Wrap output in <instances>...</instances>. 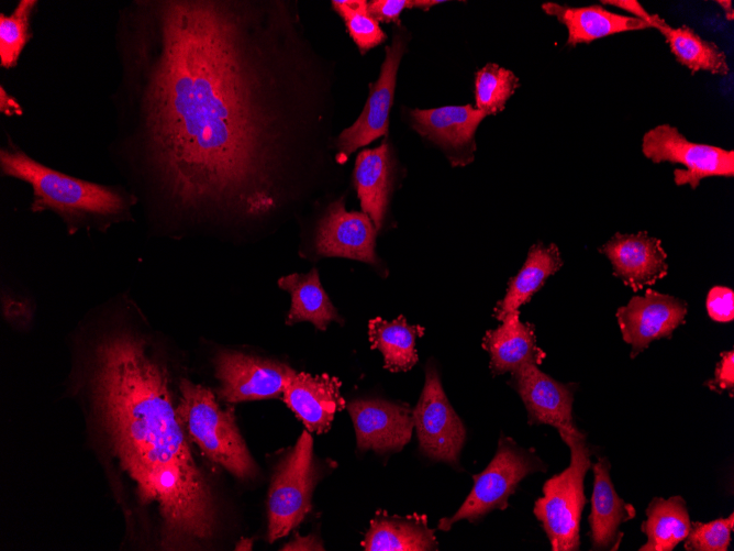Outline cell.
<instances>
[{"label": "cell", "mask_w": 734, "mask_h": 551, "mask_svg": "<svg viewBox=\"0 0 734 551\" xmlns=\"http://www.w3.org/2000/svg\"><path fill=\"white\" fill-rule=\"evenodd\" d=\"M144 136L184 209L271 214L322 121L316 56L291 1L154 2Z\"/></svg>", "instance_id": "obj_1"}, {"label": "cell", "mask_w": 734, "mask_h": 551, "mask_svg": "<svg viewBox=\"0 0 734 551\" xmlns=\"http://www.w3.org/2000/svg\"><path fill=\"white\" fill-rule=\"evenodd\" d=\"M93 410L141 505L155 507L165 550L199 548L216 529L211 487L176 416L166 367L141 337L116 331L92 353Z\"/></svg>", "instance_id": "obj_2"}, {"label": "cell", "mask_w": 734, "mask_h": 551, "mask_svg": "<svg viewBox=\"0 0 734 551\" xmlns=\"http://www.w3.org/2000/svg\"><path fill=\"white\" fill-rule=\"evenodd\" d=\"M0 166L4 175L32 187L34 211L51 209L73 220L114 216L125 207L116 190L48 168L16 148L1 150Z\"/></svg>", "instance_id": "obj_3"}, {"label": "cell", "mask_w": 734, "mask_h": 551, "mask_svg": "<svg viewBox=\"0 0 734 551\" xmlns=\"http://www.w3.org/2000/svg\"><path fill=\"white\" fill-rule=\"evenodd\" d=\"M177 419L189 442L237 478H253L256 463L237 428L233 407L222 409L213 392L182 378Z\"/></svg>", "instance_id": "obj_4"}, {"label": "cell", "mask_w": 734, "mask_h": 551, "mask_svg": "<svg viewBox=\"0 0 734 551\" xmlns=\"http://www.w3.org/2000/svg\"><path fill=\"white\" fill-rule=\"evenodd\" d=\"M570 450L569 465L543 485L533 513L541 521L553 551H575L580 547V519L587 503L583 478L588 472L591 452L586 436L575 427L557 429Z\"/></svg>", "instance_id": "obj_5"}, {"label": "cell", "mask_w": 734, "mask_h": 551, "mask_svg": "<svg viewBox=\"0 0 734 551\" xmlns=\"http://www.w3.org/2000/svg\"><path fill=\"white\" fill-rule=\"evenodd\" d=\"M545 469L533 449H523L502 434L493 459L480 474L474 475V486L461 506L452 517L442 518L437 528L448 531L461 519L476 522L493 509H505L519 483L529 474L545 472Z\"/></svg>", "instance_id": "obj_6"}, {"label": "cell", "mask_w": 734, "mask_h": 551, "mask_svg": "<svg viewBox=\"0 0 734 551\" xmlns=\"http://www.w3.org/2000/svg\"><path fill=\"white\" fill-rule=\"evenodd\" d=\"M316 478L313 439L304 430L273 475L267 502L270 542L287 536L303 521L311 510Z\"/></svg>", "instance_id": "obj_7"}, {"label": "cell", "mask_w": 734, "mask_h": 551, "mask_svg": "<svg viewBox=\"0 0 734 551\" xmlns=\"http://www.w3.org/2000/svg\"><path fill=\"white\" fill-rule=\"evenodd\" d=\"M642 153L653 163L681 164L674 172L677 186L696 189L705 177L734 175V152L719 146L690 142L676 126L659 124L642 139Z\"/></svg>", "instance_id": "obj_8"}, {"label": "cell", "mask_w": 734, "mask_h": 551, "mask_svg": "<svg viewBox=\"0 0 734 551\" xmlns=\"http://www.w3.org/2000/svg\"><path fill=\"white\" fill-rule=\"evenodd\" d=\"M412 411L422 454L457 465L466 429L444 393L434 364L426 366L424 387Z\"/></svg>", "instance_id": "obj_9"}, {"label": "cell", "mask_w": 734, "mask_h": 551, "mask_svg": "<svg viewBox=\"0 0 734 551\" xmlns=\"http://www.w3.org/2000/svg\"><path fill=\"white\" fill-rule=\"evenodd\" d=\"M214 367L219 397L230 404L282 398L297 373L283 363L230 350L215 355Z\"/></svg>", "instance_id": "obj_10"}, {"label": "cell", "mask_w": 734, "mask_h": 551, "mask_svg": "<svg viewBox=\"0 0 734 551\" xmlns=\"http://www.w3.org/2000/svg\"><path fill=\"white\" fill-rule=\"evenodd\" d=\"M405 49L402 34H396L386 47V57L377 81L371 86L365 108L358 119L335 140L336 159L344 163L348 155L376 139L387 135L389 112L393 103L397 73Z\"/></svg>", "instance_id": "obj_11"}, {"label": "cell", "mask_w": 734, "mask_h": 551, "mask_svg": "<svg viewBox=\"0 0 734 551\" xmlns=\"http://www.w3.org/2000/svg\"><path fill=\"white\" fill-rule=\"evenodd\" d=\"M687 311L685 300L653 289H647L644 296H633L627 305L618 308L616 320L624 342L631 345V359L652 341L669 339L685 323Z\"/></svg>", "instance_id": "obj_12"}, {"label": "cell", "mask_w": 734, "mask_h": 551, "mask_svg": "<svg viewBox=\"0 0 734 551\" xmlns=\"http://www.w3.org/2000/svg\"><path fill=\"white\" fill-rule=\"evenodd\" d=\"M359 451L399 452L414 428L410 407L383 399H358L347 406Z\"/></svg>", "instance_id": "obj_13"}, {"label": "cell", "mask_w": 734, "mask_h": 551, "mask_svg": "<svg viewBox=\"0 0 734 551\" xmlns=\"http://www.w3.org/2000/svg\"><path fill=\"white\" fill-rule=\"evenodd\" d=\"M377 229L364 212L346 211L343 198L332 202L319 221L315 250L322 256H337L377 263Z\"/></svg>", "instance_id": "obj_14"}, {"label": "cell", "mask_w": 734, "mask_h": 551, "mask_svg": "<svg viewBox=\"0 0 734 551\" xmlns=\"http://www.w3.org/2000/svg\"><path fill=\"white\" fill-rule=\"evenodd\" d=\"M509 385L521 397L529 425H549L556 429L575 427L572 420L574 393L577 384H563L527 364L511 373Z\"/></svg>", "instance_id": "obj_15"}, {"label": "cell", "mask_w": 734, "mask_h": 551, "mask_svg": "<svg viewBox=\"0 0 734 551\" xmlns=\"http://www.w3.org/2000/svg\"><path fill=\"white\" fill-rule=\"evenodd\" d=\"M611 262L614 276L634 291L653 285L668 273L667 253L657 238L646 231L616 232L599 247Z\"/></svg>", "instance_id": "obj_16"}, {"label": "cell", "mask_w": 734, "mask_h": 551, "mask_svg": "<svg viewBox=\"0 0 734 551\" xmlns=\"http://www.w3.org/2000/svg\"><path fill=\"white\" fill-rule=\"evenodd\" d=\"M341 386L342 382L329 374L300 372L286 386L282 400L308 431L322 434L330 430L335 414L345 408Z\"/></svg>", "instance_id": "obj_17"}, {"label": "cell", "mask_w": 734, "mask_h": 551, "mask_svg": "<svg viewBox=\"0 0 734 551\" xmlns=\"http://www.w3.org/2000/svg\"><path fill=\"white\" fill-rule=\"evenodd\" d=\"M482 348L489 353V368L493 375L512 373L527 365H540L545 352L536 344L535 327L520 320L519 310L508 313L501 324L488 330Z\"/></svg>", "instance_id": "obj_18"}, {"label": "cell", "mask_w": 734, "mask_h": 551, "mask_svg": "<svg viewBox=\"0 0 734 551\" xmlns=\"http://www.w3.org/2000/svg\"><path fill=\"white\" fill-rule=\"evenodd\" d=\"M592 471L594 482L589 516L592 550H616L622 537L620 525L633 519L636 513L615 492L607 458H600Z\"/></svg>", "instance_id": "obj_19"}, {"label": "cell", "mask_w": 734, "mask_h": 551, "mask_svg": "<svg viewBox=\"0 0 734 551\" xmlns=\"http://www.w3.org/2000/svg\"><path fill=\"white\" fill-rule=\"evenodd\" d=\"M542 9L566 26L567 45L570 46L616 33L649 29L648 23L640 19L611 12L599 4L572 8L546 2Z\"/></svg>", "instance_id": "obj_20"}, {"label": "cell", "mask_w": 734, "mask_h": 551, "mask_svg": "<svg viewBox=\"0 0 734 551\" xmlns=\"http://www.w3.org/2000/svg\"><path fill=\"white\" fill-rule=\"evenodd\" d=\"M362 546L366 551H430L438 548L426 515L401 517L386 511L376 513Z\"/></svg>", "instance_id": "obj_21"}, {"label": "cell", "mask_w": 734, "mask_h": 551, "mask_svg": "<svg viewBox=\"0 0 734 551\" xmlns=\"http://www.w3.org/2000/svg\"><path fill=\"white\" fill-rule=\"evenodd\" d=\"M354 183L363 212L369 216L377 230L380 229L392 186V162L387 142L358 153Z\"/></svg>", "instance_id": "obj_22"}, {"label": "cell", "mask_w": 734, "mask_h": 551, "mask_svg": "<svg viewBox=\"0 0 734 551\" xmlns=\"http://www.w3.org/2000/svg\"><path fill=\"white\" fill-rule=\"evenodd\" d=\"M412 125L423 136L447 147L474 145V135L487 114L470 104L411 111Z\"/></svg>", "instance_id": "obj_23"}, {"label": "cell", "mask_w": 734, "mask_h": 551, "mask_svg": "<svg viewBox=\"0 0 734 551\" xmlns=\"http://www.w3.org/2000/svg\"><path fill=\"white\" fill-rule=\"evenodd\" d=\"M561 265L559 249L554 243L544 245L538 242L532 245L523 266L509 280L505 296L498 301L494 317L501 321L508 313L529 302L546 278L555 274Z\"/></svg>", "instance_id": "obj_24"}, {"label": "cell", "mask_w": 734, "mask_h": 551, "mask_svg": "<svg viewBox=\"0 0 734 551\" xmlns=\"http://www.w3.org/2000/svg\"><path fill=\"white\" fill-rule=\"evenodd\" d=\"M650 27L665 37L676 60L692 73L704 70L713 75H729L726 54L714 42L702 38L693 29L687 25L672 27L658 14H653Z\"/></svg>", "instance_id": "obj_25"}, {"label": "cell", "mask_w": 734, "mask_h": 551, "mask_svg": "<svg viewBox=\"0 0 734 551\" xmlns=\"http://www.w3.org/2000/svg\"><path fill=\"white\" fill-rule=\"evenodd\" d=\"M278 286L291 296L287 324L309 321L316 329L325 330L332 321L343 323V318L323 289L315 268L307 274L283 276L279 278Z\"/></svg>", "instance_id": "obj_26"}, {"label": "cell", "mask_w": 734, "mask_h": 551, "mask_svg": "<svg viewBox=\"0 0 734 551\" xmlns=\"http://www.w3.org/2000/svg\"><path fill=\"white\" fill-rule=\"evenodd\" d=\"M646 517L641 529L647 541L640 551H671L691 529L687 505L681 496L653 498L646 508Z\"/></svg>", "instance_id": "obj_27"}, {"label": "cell", "mask_w": 734, "mask_h": 551, "mask_svg": "<svg viewBox=\"0 0 734 551\" xmlns=\"http://www.w3.org/2000/svg\"><path fill=\"white\" fill-rule=\"evenodd\" d=\"M423 332L422 327L408 324L402 316L392 321L377 317L368 322L371 349L381 352L385 367L391 372H405L416 364L415 339Z\"/></svg>", "instance_id": "obj_28"}, {"label": "cell", "mask_w": 734, "mask_h": 551, "mask_svg": "<svg viewBox=\"0 0 734 551\" xmlns=\"http://www.w3.org/2000/svg\"><path fill=\"white\" fill-rule=\"evenodd\" d=\"M519 85V78L511 70L497 64H487L477 71L475 78L477 109L487 115L502 111Z\"/></svg>", "instance_id": "obj_29"}, {"label": "cell", "mask_w": 734, "mask_h": 551, "mask_svg": "<svg viewBox=\"0 0 734 551\" xmlns=\"http://www.w3.org/2000/svg\"><path fill=\"white\" fill-rule=\"evenodd\" d=\"M333 9L343 18L347 31L362 53L381 44L387 35L369 14L365 0H334Z\"/></svg>", "instance_id": "obj_30"}, {"label": "cell", "mask_w": 734, "mask_h": 551, "mask_svg": "<svg viewBox=\"0 0 734 551\" xmlns=\"http://www.w3.org/2000/svg\"><path fill=\"white\" fill-rule=\"evenodd\" d=\"M36 1L22 0L12 14H0V63L4 68L15 66L27 41L29 20Z\"/></svg>", "instance_id": "obj_31"}, {"label": "cell", "mask_w": 734, "mask_h": 551, "mask_svg": "<svg viewBox=\"0 0 734 551\" xmlns=\"http://www.w3.org/2000/svg\"><path fill=\"white\" fill-rule=\"evenodd\" d=\"M733 527V513L727 518H719L705 524L691 522L690 532L685 539V549L688 551H726Z\"/></svg>", "instance_id": "obj_32"}, {"label": "cell", "mask_w": 734, "mask_h": 551, "mask_svg": "<svg viewBox=\"0 0 734 551\" xmlns=\"http://www.w3.org/2000/svg\"><path fill=\"white\" fill-rule=\"evenodd\" d=\"M707 311L716 322H730L734 319V291L726 286L712 287L707 296Z\"/></svg>", "instance_id": "obj_33"}, {"label": "cell", "mask_w": 734, "mask_h": 551, "mask_svg": "<svg viewBox=\"0 0 734 551\" xmlns=\"http://www.w3.org/2000/svg\"><path fill=\"white\" fill-rule=\"evenodd\" d=\"M409 8H415V0H372L367 2L369 14L378 23H399L401 12Z\"/></svg>", "instance_id": "obj_34"}, {"label": "cell", "mask_w": 734, "mask_h": 551, "mask_svg": "<svg viewBox=\"0 0 734 551\" xmlns=\"http://www.w3.org/2000/svg\"><path fill=\"white\" fill-rule=\"evenodd\" d=\"M705 385L714 392H730L733 396L734 389V352L733 350L723 352L721 360L718 362L714 378L705 383Z\"/></svg>", "instance_id": "obj_35"}, {"label": "cell", "mask_w": 734, "mask_h": 551, "mask_svg": "<svg viewBox=\"0 0 734 551\" xmlns=\"http://www.w3.org/2000/svg\"><path fill=\"white\" fill-rule=\"evenodd\" d=\"M603 4H610L618 7L624 11H627L633 15V18L640 19L646 23H648L650 27V22L653 14H649L643 7L642 4L636 1V0H605L601 1Z\"/></svg>", "instance_id": "obj_36"}, {"label": "cell", "mask_w": 734, "mask_h": 551, "mask_svg": "<svg viewBox=\"0 0 734 551\" xmlns=\"http://www.w3.org/2000/svg\"><path fill=\"white\" fill-rule=\"evenodd\" d=\"M281 550L283 551H302V550H324V546L321 540L313 535L305 537L300 536L299 533L294 535V538L286 543Z\"/></svg>", "instance_id": "obj_37"}, {"label": "cell", "mask_w": 734, "mask_h": 551, "mask_svg": "<svg viewBox=\"0 0 734 551\" xmlns=\"http://www.w3.org/2000/svg\"><path fill=\"white\" fill-rule=\"evenodd\" d=\"M0 110L7 115L22 114L20 104L4 91L3 87L0 89Z\"/></svg>", "instance_id": "obj_38"}, {"label": "cell", "mask_w": 734, "mask_h": 551, "mask_svg": "<svg viewBox=\"0 0 734 551\" xmlns=\"http://www.w3.org/2000/svg\"><path fill=\"white\" fill-rule=\"evenodd\" d=\"M716 3L723 9L725 18L727 21H733L734 10L731 0H719Z\"/></svg>", "instance_id": "obj_39"}, {"label": "cell", "mask_w": 734, "mask_h": 551, "mask_svg": "<svg viewBox=\"0 0 734 551\" xmlns=\"http://www.w3.org/2000/svg\"><path fill=\"white\" fill-rule=\"evenodd\" d=\"M253 548V542L252 539H241V541L236 544L235 550H252Z\"/></svg>", "instance_id": "obj_40"}]
</instances>
